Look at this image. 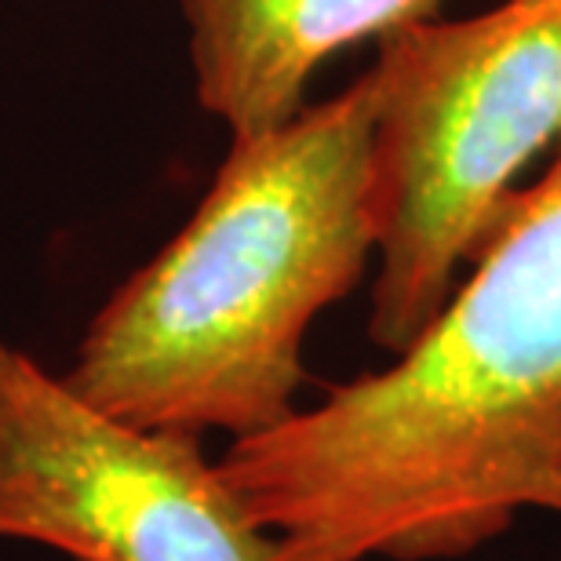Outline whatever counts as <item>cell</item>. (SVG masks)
Segmentation results:
<instances>
[{"mask_svg": "<svg viewBox=\"0 0 561 561\" xmlns=\"http://www.w3.org/2000/svg\"><path fill=\"white\" fill-rule=\"evenodd\" d=\"M558 467L561 153L394 365L219 459L271 561L459 558L543 507Z\"/></svg>", "mask_w": 561, "mask_h": 561, "instance_id": "1", "label": "cell"}, {"mask_svg": "<svg viewBox=\"0 0 561 561\" xmlns=\"http://www.w3.org/2000/svg\"><path fill=\"white\" fill-rule=\"evenodd\" d=\"M379 274L368 332L409 351L496 230L514 179L561 142V0L412 22L376 59Z\"/></svg>", "mask_w": 561, "mask_h": 561, "instance_id": "3", "label": "cell"}, {"mask_svg": "<svg viewBox=\"0 0 561 561\" xmlns=\"http://www.w3.org/2000/svg\"><path fill=\"white\" fill-rule=\"evenodd\" d=\"M376 70L230 146L194 219L88 324L66 387L146 431L249 437L296 412L302 340L379 244Z\"/></svg>", "mask_w": 561, "mask_h": 561, "instance_id": "2", "label": "cell"}, {"mask_svg": "<svg viewBox=\"0 0 561 561\" xmlns=\"http://www.w3.org/2000/svg\"><path fill=\"white\" fill-rule=\"evenodd\" d=\"M190 22L197 99L233 142L302 110L313 70L335 51L434 19L445 0H179Z\"/></svg>", "mask_w": 561, "mask_h": 561, "instance_id": "5", "label": "cell"}, {"mask_svg": "<svg viewBox=\"0 0 561 561\" xmlns=\"http://www.w3.org/2000/svg\"><path fill=\"white\" fill-rule=\"evenodd\" d=\"M543 507H547V511H554V514H561V467H558V474H554V481H551V489H547Z\"/></svg>", "mask_w": 561, "mask_h": 561, "instance_id": "6", "label": "cell"}, {"mask_svg": "<svg viewBox=\"0 0 561 561\" xmlns=\"http://www.w3.org/2000/svg\"><path fill=\"white\" fill-rule=\"evenodd\" d=\"M0 540L77 561H271L197 434L106 416L0 343Z\"/></svg>", "mask_w": 561, "mask_h": 561, "instance_id": "4", "label": "cell"}]
</instances>
